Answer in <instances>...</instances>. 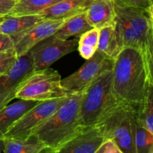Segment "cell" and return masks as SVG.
<instances>
[{"label": "cell", "instance_id": "30", "mask_svg": "<svg viewBox=\"0 0 153 153\" xmlns=\"http://www.w3.org/2000/svg\"><path fill=\"white\" fill-rule=\"evenodd\" d=\"M17 0H0V16L9 14Z\"/></svg>", "mask_w": 153, "mask_h": 153}, {"label": "cell", "instance_id": "34", "mask_svg": "<svg viewBox=\"0 0 153 153\" xmlns=\"http://www.w3.org/2000/svg\"><path fill=\"white\" fill-rule=\"evenodd\" d=\"M149 153H153V146L152 147V149H150V151H149Z\"/></svg>", "mask_w": 153, "mask_h": 153}, {"label": "cell", "instance_id": "27", "mask_svg": "<svg viewBox=\"0 0 153 153\" xmlns=\"http://www.w3.org/2000/svg\"><path fill=\"white\" fill-rule=\"evenodd\" d=\"M96 153H122L113 139L106 138L102 143Z\"/></svg>", "mask_w": 153, "mask_h": 153}, {"label": "cell", "instance_id": "11", "mask_svg": "<svg viewBox=\"0 0 153 153\" xmlns=\"http://www.w3.org/2000/svg\"><path fill=\"white\" fill-rule=\"evenodd\" d=\"M67 19H43L26 31L12 36L16 56L25 55L36 44L53 35Z\"/></svg>", "mask_w": 153, "mask_h": 153}, {"label": "cell", "instance_id": "26", "mask_svg": "<svg viewBox=\"0 0 153 153\" xmlns=\"http://www.w3.org/2000/svg\"><path fill=\"white\" fill-rule=\"evenodd\" d=\"M144 58L145 61H146V67H147L149 82L153 83V21L150 34H149V46H148L147 52L145 55Z\"/></svg>", "mask_w": 153, "mask_h": 153}, {"label": "cell", "instance_id": "32", "mask_svg": "<svg viewBox=\"0 0 153 153\" xmlns=\"http://www.w3.org/2000/svg\"><path fill=\"white\" fill-rule=\"evenodd\" d=\"M147 11L148 13H149V16L152 19V20L153 21V1L152 2V4L149 6V7L147 8Z\"/></svg>", "mask_w": 153, "mask_h": 153}, {"label": "cell", "instance_id": "19", "mask_svg": "<svg viewBox=\"0 0 153 153\" xmlns=\"http://www.w3.org/2000/svg\"><path fill=\"white\" fill-rule=\"evenodd\" d=\"M122 49L115 31L114 23L100 28L97 50L115 59Z\"/></svg>", "mask_w": 153, "mask_h": 153}, {"label": "cell", "instance_id": "15", "mask_svg": "<svg viewBox=\"0 0 153 153\" xmlns=\"http://www.w3.org/2000/svg\"><path fill=\"white\" fill-rule=\"evenodd\" d=\"M38 102L32 100H19L13 104L7 105L0 110V137H4L10 128L34 107Z\"/></svg>", "mask_w": 153, "mask_h": 153}, {"label": "cell", "instance_id": "31", "mask_svg": "<svg viewBox=\"0 0 153 153\" xmlns=\"http://www.w3.org/2000/svg\"><path fill=\"white\" fill-rule=\"evenodd\" d=\"M4 137H0V153H4Z\"/></svg>", "mask_w": 153, "mask_h": 153}, {"label": "cell", "instance_id": "14", "mask_svg": "<svg viewBox=\"0 0 153 153\" xmlns=\"http://www.w3.org/2000/svg\"><path fill=\"white\" fill-rule=\"evenodd\" d=\"M92 0H62L38 13L43 19H65L85 12Z\"/></svg>", "mask_w": 153, "mask_h": 153}, {"label": "cell", "instance_id": "8", "mask_svg": "<svg viewBox=\"0 0 153 153\" xmlns=\"http://www.w3.org/2000/svg\"><path fill=\"white\" fill-rule=\"evenodd\" d=\"M67 97L38 102L34 107L22 115L6 133L4 137L24 139L29 137L37 126L43 123L53 114L65 102Z\"/></svg>", "mask_w": 153, "mask_h": 153}, {"label": "cell", "instance_id": "23", "mask_svg": "<svg viewBox=\"0 0 153 153\" xmlns=\"http://www.w3.org/2000/svg\"><path fill=\"white\" fill-rule=\"evenodd\" d=\"M134 140H135L136 152L149 153V151L153 146V133L139 122L138 120L137 119V115H136Z\"/></svg>", "mask_w": 153, "mask_h": 153}, {"label": "cell", "instance_id": "28", "mask_svg": "<svg viewBox=\"0 0 153 153\" xmlns=\"http://www.w3.org/2000/svg\"><path fill=\"white\" fill-rule=\"evenodd\" d=\"M114 1L118 6H132L147 9L153 0H114Z\"/></svg>", "mask_w": 153, "mask_h": 153}, {"label": "cell", "instance_id": "17", "mask_svg": "<svg viewBox=\"0 0 153 153\" xmlns=\"http://www.w3.org/2000/svg\"><path fill=\"white\" fill-rule=\"evenodd\" d=\"M49 152L46 145L32 134L24 139L4 137V153Z\"/></svg>", "mask_w": 153, "mask_h": 153}, {"label": "cell", "instance_id": "16", "mask_svg": "<svg viewBox=\"0 0 153 153\" xmlns=\"http://www.w3.org/2000/svg\"><path fill=\"white\" fill-rule=\"evenodd\" d=\"M43 19L38 14L16 16L7 14L0 22V32L12 37L26 31Z\"/></svg>", "mask_w": 153, "mask_h": 153}, {"label": "cell", "instance_id": "5", "mask_svg": "<svg viewBox=\"0 0 153 153\" xmlns=\"http://www.w3.org/2000/svg\"><path fill=\"white\" fill-rule=\"evenodd\" d=\"M67 96L61 86L59 73L46 68L33 71L27 76L18 88L15 99L41 102Z\"/></svg>", "mask_w": 153, "mask_h": 153}, {"label": "cell", "instance_id": "6", "mask_svg": "<svg viewBox=\"0 0 153 153\" xmlns=\"http://www.w3.org/2000/svg\"><path fill=\"white\" fill-rule=\"evenodd\" d=\"M137 108L117 100L94 125L105 138L117 140L134 131Z\"/></svg>", "mask_w": 153, "mask_h": 153}, {"label": "cell", "instance_id": "22", "mask_svg": "<svg viewBox=\"0 0 153 153\" xmlns=\"http://www.w3.org/2000/svg\"><path fill=\"white\" fill-rule=\"evenodd\" d=\"M100 29L92 28L80 36L78 50L82 58L88 60L97 52L98 46Z\"/></svg>", "mask_w": 153, "mask_h": 153}, {"label": "cell", "instance_id": "7", "mask_svg": "<svg viewBox=\"0 0 153 153\" xmlns=\"http://www.w3.org/2000/svg\"><path fill=\"white\" fill-rule=\"evenodd\" d=\"M114 59L97 50L79 70L61 79V86L67 95L81 94L96 79L111 70Z\"/></svg>", "mask_w": 153, "mask_h": 153}, {"label": "cell", "instance_id": "9", "mask_svg": "<svg viewBox=\"0 0 153 153\" xmlns=\"http://www.w3.org/2000/svg\"><path fill=\"white\" fill-rule=\"evenodd\" d=\"M79 41L63 40L51 36L31 48L28 53L32 59L34 71L49 68L62 57L78 49Z\"/></svg>", "mask_w": 153, "mask_h": 153}, {"label": "cell", "instance_id": "24", "mask_svg": "<svg viewBox=\"0 0 153 153\" xmlns=\"http://www.w3.org/2000/svg\"><path fill=\"white\" fill-rule=\"evenodd\" d=\"M134 134H135V130H134V132L127 134V135L115 140L118 147L120 149L121 152L137 153L136 152Z\"/></svg>", "mask_w": 153, "mask_h": 153}, {"label": "cell", "instance_id": "10", "mask_svg": "<svg viewBox=\"0 0 153 153\" xmlns=\"http://www.w3.org/2000/svg\"><path fill=\"white\" fill-rule=\"evenodd\" d=\"M34 71L30 54L17 57L13 65L0 76V110L15 99L22 81Z\"/></svg>", "mask_w": 153, "mask_h": 153}, {"label": "cell", "instance_id": "25", "mask_svg": "<svg viewBox=\"0 0 153 153\" xmlns=\"http://www.w3.org/2000/svg\"><path fill=\"white\" fill-rule=\"evenodd\" d=\"M17 58L14 49L0 52V76L7 71Z\"/></svg>", "mask_w": 153, "mask_h": 153}, {"label": "cell", "instance_id": "18", "mask_svg": "<svg viewBox=\"0 0 153 153\" xmlns=\"http://www.w3.org/2000/svg\"><path fill=\"white\" fill-rule=\"evenodd\" d=\"M91 28L92 26L88 22L85 11L67 18L53 36L63 40L71 37H80L82 34Z\"/></svg>", "mask_w": 153, "mask_h": 153}, {"label": "cell", "instance_id": "13", "mask_svg": "<svg viewBox=\"0 0 153 153\" xmlns=\"http://www.w3.org/2000/svg\"><path fill=\"white\" fill-rule=\"evenodd\" d=\"M86 16L92 28L100 29L114 23L116 12L114 0H92L86 10Z\"/></svg>", "mask_w": 153, "mask_h": 153}, {"label": "cell", "instance_id": "3", "mask_svg": "<svg viewBox=\"0 0 153 153\" xmlns=\"http://www.w3.org/2000/svg\"><path fill=\"white\" fill-rule=\"evenodd\" d=\"M115 31L123 49L135 48L145 56L152 21L147 9L115 4Z\"/></svg>", "mask_w": 153, "mask_h": 153}, {"label": "cell", "instance_id": "33", "mask_svg": "<svg viewBox=\"0 0 153 153\" xmlns=\"http://www.w3.org/2000/svg\"><path fill=\"white\" fill-rule=\"evenodd\" d=\"M4 16H0V22H1V21L3 20V19H4Z\"/></svg>", "mask_w": 153, "mask_h": 153}, {"label": "cell", "instance_id": "4", "mask_svg": "<svg viewBox=\"0 0 153 153\" xmlns=\"http://www.w3.org/2000/svg\"><path fill=\"white\" fill-rule=\"evenodd\" d=\"M118 100L112 91V70L96 79L82 93L79 117L82 126L94 125Z\"/></svg>", "mask_w": 153, "mask_h": 153}, {"label": "cell", "instance_id": "20", "mask_svg": "<svg viewBox=\"0 0 153 153\" xmlns=\"http://www.w3.org/2000/svg\"><path fill=\"white\" fill-rule=\"evenodd\" d=\"M62 0H17L9 15L38 14L44 9Z\"/></svg>", "mask_w": 153, "mask_h": 153}, {"label": "cell", "instance_id": "12", "mask_svg": "<svg viewBox=\"0 0 153 153\" xmlns=\"http://www.w3.org/2000/svg\"><path fill=\"white\" fill-rule=\"evenodd\" d=\"M105 139L95 125L82 126L80 130L58 150V153H96Z\"/></svg>", "mask_w": 153, "mask_h": 153}, {"label": "cell", "instance_id": "29", "mask_svg": "<svg viewBox=\"0 0 153 153\" xmlns=\"http://www.w3.org/2000/svg\"><path fill=\"white\" fill-rule=\"evenodd\" d=\"M14 49V42L10 36L0 32V52Z\"/></svg>", "mask_w": 153, "mask_h": 153}, {"label": "cell", "instance_id": "21", "mask_svg": "<svg viewBox=\"0 0 153 153\" xmlns=\"http://www.w3.org/2000/svg\"><path fill=\"white\" fill-rule=\"evenodd\" d=\"M136 115L139 122L153 133V83L149 82L146 97L137 108Z\"/></svg>", "mask_w": 153, "mask_h": 153}, {"label": "cell", "instance_id": "1", "mask_svg": "<svg viewBox=\"0 0 153 153\" xmlns=\"http://www.w3.org/2000/svg\"><path fill=\"white\" fill-rule=\"evenodd\" d=\"M149 84L144 56L135 48H124L114 59L112 91L117 100L138 107L144 100Z\"/></svg>", "mask_w": 153, "mask_h": 153}, {"label": "cell", "instance_id": "2", "mask_svg": "<svg viewBox=\"0 0 153 153\" xmlns=\"http://www.w3.org/2000/svg\"><path fill=\"white\" fill-rule=\"evenodd\" d=\"M81 97L82 94L69 95L53 114L33 131L50 153H58L82 127L79 117Z\"/></svg>", "mask_w": 153, "mask_h": 153}]
</instances>
